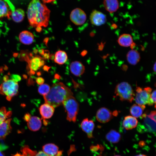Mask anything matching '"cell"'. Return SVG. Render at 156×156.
<instances>
[{
	"label": "cell",
	"mask_w": 156,
	"mask_h": 156,
	"mask_svg": "<svg viewBox=\"0 0 156 156\" xmlns=\"http://www.w3.org/2000/svg\"><path fill=\"white\" fill-rule=\"evenodd\" d=\"M50 11L40 0H32L27 10L28 21L32 26L47 27L49 23Z\"/></svg>",
	"instance_id": "1"
},
{
	"label": "cell",
	"mask_w": 156,
	"mask_h": 156,
	"mask_svg": "<svg viewBox=\"0 0 156 156\" xmlns=\"http://www.w3.org/2000/svg\"><path fill=\"white\" fill-rule=\"evenodd\" d=\"M73 94L70 88L59 82L52 85L49 92L44 98L45 103L56 107L62 104L64 101Z\"/></svg>",
	"instance_id": "2"
},
{
	"label": "cell",
	"mask_w": 156,
	"mask_h": 156,
	"mask_svg": "<svg viewBox=\"0 0 156 156\" xmlns=\"http://www.w3.org/2000/svg\"><path fill=\"white\" fill-rule=\"evenodd\" d=\"M114 94L122 101H126L130 103L134 99L135 94L131 85L126 82H122L116 86Z\"/></svg>",
	"instance_id": "3"
},
{
	"label": "cell",
	"mask_w": 156,
	"mask_h": 156,
	"mask_svg": "<svg viewBox=\"0 0 156 156\" xmlns=\"http://www.w3.org/2000/svg\"><path fill=\"white\" fill-rule=\"evenodd\" d=\"M62 104L67 112V119L70 122L76 121L79 110V105L75 99L71 96L64 101Z\"/></svg>",
	"instance_id": "4"
},
{
	"label": "cell",
	"mask_w": 156,
	"mask_h": 156,
	"mask_svg": "<svg viewBox=\"0 0 156 156\" xmlns=\"http://www.w3.org/2000/svg\"><path fill=\"white\" fill-rule=\"evenodd\" d=\"M136 93L135 96V100L137 104L144 105H149L153 104L151 98L152 89L149 87L142 88L140 87H136Z\"/></svg>",
	"instance_id": "5"
},
{
	"label": "cell",
	"mask_w": 156,
	"mask_h": 156,
	"mask_svg": "<svg viewBox=\"0 0 156 156\" xmlns=\"http://www.w3.org/2000/svg\"><path fill=\"white\" fill-rule=\"evenodd\" d=\"M18 85L17 82L12 79L4 81L0 86V93L6 96L7 99L11 101L18 93Z\"/></svg>",
	"instance_id": "6"
},
{
	"label": "cell",
	"mask_w": 156,
	"mask_h": 156,
	"mask_svg": "<svg viewBox=\"0 0 156 156\" xmlns=\"http://www.w3.org/2000/svg\"><path fill=\"white\" fill-rule=\"evenodd\" d=\"M141 123L138 125L142 129L156 130V110L142 114L140 117Z\"/></svg>",
	"instance_id": "7"
},
{
	"label": "cell",
	"mask_w": 156,
	"mask_h": 156,
	"mask_svg": "<svg viewBox=\"0 0 156 156\" xmlns=\"http://www.w3.org/2000/svg\"><path fill=\"white\" fill-rule=\"evenodd\" d=\"M86 18V15L85 12L78 8L73 10L70 15L71 21L77 25H81L84 24Z\"/></svg>",
	"instance_id": "8"
},
{
	"label": "cell",
	"mask_w": 156,
	"mask_h": 156,
	"mask_svg": "<svg viewBox=\"0 0 156 156\" xmlns=\"http://www.w3.org/2000/svg\"><path fill=\"white\" fill-rule=\"evenodd\" d=\"M113 113L107 108L102 107L99 109L96 114L97 120L101 123H105L109 121L114 116Z\"/></svg>",
	"instance_id": "9"
},
{
	"label": "cell",
	"mask_w": 156,
	"mask_h": 156,
	"mask_svg": "<svg viewBox=\"0 0 156 156\" xmlns=\"http://www.w3.org/2000/svg\"><path fill=\"white\" fill-rule=\"evenodd\" d=\"M90 19L91 24L96 26H100L104 24L107 21L106 15L96 10L92 11L90 15Z\"/></svg>",
	"instance_id": "10"
},
{
	"label": "cell",
	"mask_w": 156,
	"mask_h": 156,
	"mask_svg": "<svg viewBox=\"0 0 156 156\" xmlns=\"http://www.w3.org/2000/svg\"><path fill=\"white\" fill-rule=\"evenodd\" d=\"M80 126L82 130L86 133L88 138H91L93 137V132L95 125L93 120L85 118L81 122Z\"/></svg>",
	"instance_id": "11"
},
{
	"label": "cell",
	"mask_w": 156,
	"mask_h": 156,
	"mask_svg": "<svg viewBox=\"0 0 156 156\" xmlns=\"http://www.w3.org/2000/svg\"><path fill=\"white\" fill-rule=\"evenodd\" d=\"M43 151L50 156H61L62 151L60 150L58 147L53 143H48L42 147Z\"/></svg>",
	"instance_id": "12"
},
{
	"label": "cell",
	"mask_w": 156,
	"mask_h": 156,
	"mask_svg": "<svg viewBox=\"0 0 156 156\" xmlns=\"http://www.w3.org/2000/svg\"><path fill=\"white\" fill-rule=\"evenodd\" d=\"M44 63V61L40 57L36 56L33 57L30 60L29 64L30 74H34L35 72L43 66Z\"/></svg>",
	"instance_id": "13"
},
{
	"label": "cell",
	"mask_w": 156,
	"mask_h": 156,
	"mask_svg": "<svg viewBox=\"0 0 156 156\" xmlns=\"http://www.w3.org/2000/svg\"><path fill=\"white\" fill-rule=\"evenodd\" d=\"M40 113L42 118L44 119H49L53 116L54 111V107L47 103L41 105L39 108Z\"/></svg>",
	"instance_id": "14"
},
{
	"label": "cell",
	"mask_w": 156,
	"mask_h": 156,
	"mask_svg": "<svg viewBox=\"0 0 156 156\" xmlns=\"http://www.w3.org/2000/svg\"><path fill=\"white\" fill-rule=\"evenodd\" d=\"M70 72L76 76H80L83 74L85 71V67L81 62L75 61L70 64Z\"/></svg>",
	"instance_id": "15"
},
{
	"label": "cell",
	"mask_w": 156,
	"mask_h": 156,
	"mask_svg": "<svg viewBox=\"0 0 156 156\" xmlns=\"http://www.w3.org/2000/svg\"><path fill=\"white\" fill-rule=\"evenodd\" d=\"M120 46L127 47L129 46L134 47L135 44L133 42L131 36L129 34H124L121 35L117 40Z\"/></svg>",
	"instance_id": "16"
},
{
	"label": "cell",
	"mask_w": 156,
	"mask_h": 156,
	"mask_svg": "<svg viewBox=\"0 0 156 156\" xmlns=\"http://www.w3.org/2000/svg\"><path fill=\"white\" fill-rule=\"evenodd\" d=\"M138 124V121L136 118L130 115L125 116L122 122L123 127L127 130L135 128Z\"/></svg>",
	"instance_id": "17"
},
{
	"label": "cell",
	"mask_w": 156,
	"mask_h": 156,
	"mask_svg": "<svg viewBox=\"0 0 156 156\" xmlns=\"http://www.w3.org/2000/svg\"><path fill=\"white\" fill-rule=\"evenodd\" d=\"M19 38L20 41L22 43L25 45H29L33 42L34 36L31 32L25 30L20 33Z\"/></svg>",
	"instance_id": "18"
},
{
	"label": "cell",
	"mask_w": 156,
	"mask_h": 156,
	"mask_svg": "<svg viewBox=\"0 0 156 156\" xmlns=\"http://www.w3.org/2000/svg\"><path fill=\"white\" fill-rule=\"evenodd\" d=\"M11 119L5 120L0 125V139H3L10 133L12 130Z\"/></svg>",
	"instance_id": "19"
},
{
	"label": "cell",
	"mask_w": 156,
	"mask_h": 156,
	"mask_svg": "<svg viewBox=\"0 0 156 156\" xmlns=\"http://www.w3.org/2000/svg\"><path fill=\"white\" fill-rule=\"evenodd\" d=\"M103 4L105 10L110 13L115 12L119 7L118 0H104Z\"/></svg>",
	"instance_id": "20"
},
{
	"label": "cell",
	"mask_w": 156,
	"mask_h": 156,
	"mask_svg": "<svg viewBox=\"0 0 156 156\" xmlns=\"http://www.w3.org/2000/svg\"><path fill=\"white\" fill-rule=\"evenodd\" d=\"M126 57L128 63L133 65L138 63L140 59L139 53L137 51L132 49L127 53Z\"/></svg>",
	"instance_id": "21"
},
{
	"label": "cell",
	"mask_w": 156,
	"mask_h": 156,
	"mask_svg": "<svg viewBox=\"0 0 156 156\" xmlns=\"http://www.w3.org/2000/svg\"><path fill=\"white\" fill-rule=\"evenodd\" d=\"M28 128L32 131H36L41 128L42 122L40 119L37 116H32L27 122Z\"/></svg>",
	"instance_id": "22"
},
{
	"label": "cell",
	"mask_w": 156,
	"mask_h": 156,
	"mask_svg": "<svg viewBox=\"0 0 156 156\" xmlns=\"http://www.w3.org/2000/svg\"><path fill=\"white\" fill-rule=\"evenodd\" d=\"M12 12L7 2L0 0V18L7 17L9 18Z\"/></svg>",
	"instance_id": "23"
},
{
	"label": "cell",
	"mask_w": 156,
	"mask_h": 156,
	"mask_svg": "<svg viewBox=\"0 0 156 156\" xmlns=\"http://www.w3.org/2000/svg\"><path fill=\"white\" fill-rule=\"evenodd\" d=\"M105 138L109 142L113 143H116L120 140L121 135L117 131L111 130L106 134Z\"/></svg>",
	"instance_id": "24"
},
{
	"label": "cell",
	"mask_w": 156,
	"mask_h": 156,
	"mask_svg": "<svg viewBox=\"0 0 156 156\" xmlns=\"http://www.w3.org/2000/svg\"><path fill=\"white\" fill-rule=\"evenodd\" d=\"M145 108V106L144 105L134 104L130 107V112L133 116L135 118L140 117L142 115Z\"/></svg>",
	"instance_id": "25"
},
{
	"label": "cell",
	"mask_w": 156,
	"mask_h": 156,
	"mask_svg": "<svg viewBox=\"0 0 156 156\" xmlns=\"http://www.w3.org/2000/svg\"><path fill=\"white\" fill-rule=\"evenodd\" d=\"M68 56L66 53L64 51L59 50L57 51L55 55L54 61L57 64L62 65L67 61Z\"/></svg>",
	"instance_id": "26"
},
{
	"label": "cell",
	"mask_w": 156,
	"mask_h": 156,
	"mask_svg": "<svg viewBox=\"0 0 156 156\" xmlns=\"http://www.w3.org/2000/svg\"><path fill=\"white\" fill-rule=\"evenodd\" d=\"M25 16V12L21 8L14 10L12 12V18L13 21L16 23H19L22 21Z\"/></svg>",
	"instance_id": "27"
},
{
	"label": "cell",
	"mask_w": 156,
	"mask_h": 156,
	"mask_svg": "<svg viewBox=\"0 0 156 156\" xmlns=\"http://www.w3.org/2000/svg\"><path fill=\"white\" fill-rule=\"evenodd\" d=\"M12 112L7 111L5 107L0 109V125L4 122L6 119L10 117L12 115Z\"/></svg>",
	"instance_id": "28"
},
{
	"label": "cell",
	"mask_w": 156,
	"mask_h": 156,
	"mask_svg": "<svg viewBox=\"0 0 156 156\" xmlns=\"http://www.w3.org/2000/svg\"><path fill=\"white\" fill-rule=\"evenodd\" d=\"M50 89V86L48 85L43 84L39 87L38 91L40 94L44 96L48 94Z\"/></svg>",
	"instance_id": "29"
},
{
	"label": "cell",
	"mask_w": 156,
	"mask_h": 156,
	"mask_svg": "<svg viewBox=\"0 0 156 156\" xmlns=\"http://www.w3.org/2000/svg\"><path fill=\"white\" fill-rule=\"evenodd\" d=\"M22 154H16L14 156H34V152L27 147H23L21 149Z\"/></svg>",
	"instance_id": "30"
},
{
	"label": "cell",
	"mask_w": 156,
	"mask_h": 156,
	"mask_svg": "<svg viewBox=\"0 0 156 156\" xmlns=\"http://www.w3.org/2000/svg\"><path fill=\"white\" fill-rule=\"evenodd\" d=\"M11 79L16 82H18L21 81V77L19 75L16 74H13L11 76Z\"/></svg>",
	"instance_id": "31"
},
{
	"label": "cell",
	"mask_w": 156,
	"mask_h": 156,
	"mask_svg": "<svg viewBox=\"0 0 156 156\" xmlns=\"http://www.w3.org/2000/svg\"><path fill=\"white\" fill-rule=\"evenodd\" d=\"M151 100L154 104H156V90H154L151 94Z\"/></svg>",
	"instance_id": "32"
},
{
	"label": "cell",
	"mask_w": 156,
	"mask_h": 156,
	"mask_svg": "<svg viewBox=\"0 0 156 156\" xmlns=\"http://www.w3.org/2000/svg\"><path fill=\"white\" fill-rule=\"evenodd\" d=\"M36 81L38 84L41 85L43 84L44 81L42 77H38L36 79Z\"/></svg>",
	"instance_id": "33"
},
{
	"label": "cell",
	"mask_w": 156,
	"mask_h": 156,
	"mask_svg": "<svg viewBox=\"0 0 156 156\" xmlns=\"http://www.w3.org/2000/svg\"><path fill=\"white\" fill-rule=\"evenodd\" d=\"M31 116L28 113H26L24 116L23 118L26 122H28L30 120Z\"/></svg>",
	"instance_id": "34"
},
{
	"label": "cell",
	"mask_w": 156,
	"mask_h": 156,
	"mask_svg": "<svg viewBox=\"0 0 156 156\" xmlns=\"http://www.w3.org/2000/svg\"><path fill=\"white\" fill-rule=\"evenodd\" d=\"M34 156H50L43 151H40L35 154Z\"/></svg>",
	"instance_id": "35"
},
{
	"label": "cell",
	"mask_w": 156,
	"mask_h": 156,
	"mask_svg": "<svg viewBox=\"0 0 156 156\" xmlns=\"http://www.w3.org/2000/svg\"><path fill=\"white\" fill-rule=\"evenodd\" d=\"M42 2L45 3H50L55 1L56 0H40Z\"/></svg>",
	"instance_id": "36"
},
{
	"label": "cell",
	"mask_w": 156,
	"mask_h": 156,
	"mask_svg": "<svg viewBox=\"0 0 156 156\" xmlns=\"http://www.w3.org/2000/svg\"><path fill=\"white\" fill-rule=\"evenodd\" d=\"M42 27H37L36 28V30L38 32H40L42 31Z\"/></svg>",
	"instance_id": "37"
},
{
	"label": "cell",
	"mask_w": 156,
	"mask_h": 156,
	"mask_svg": "<svg viewBox=\"0 0 156 156\" xmlns=\"http://www.w3.org/2000/svg\"><path fill=\"white\" fill-rule=\"evenodd\" d=\"M54 57L55 55H53V54H51L50 55H49V58L50 59L53 60H54Z\"/></svg>",
	"instance_id": "38"
},
{
	"label": "cell",
	"mask_w": 156,
	"mask_h": 156,
	"mask_svg": "<svg viewBox=\"0 0 156 156\" xmlns=\"http://www.w3.org/2000/svg\"><path fill=\"white\" fill-rule=\"evenodd\" d=\"M153 70L156 72V62L155 63L153 67Z\"/></svg>",
	"instance_id": "39"
},
{
	"label": "cell",
	"mask_w": 156,
	"mask_h": 156,
	"mask_svg": "<svg viewBox=\"0 0 156 156\" xmlns=\"http://www.w3.org/2000/svg\"><path fill=\"white\" fill-rule=\"evenodd\" d=\"M39 53L40 54H42V55H43L44 53V51L43 50H40L39 51Z\"/></svg>",
	"instance_id": "40"
},
{
	"label": "cell",
	"mask_w": 156,
	"mask_h": 156,
	"mask_svg": "<svg viewBox=\"0 0 156 156\" xmlns=\"http://www.w3.org/2000/svg\"><path fill=\"white\" fill-rule=\"evenodd\" d=\"M49 69V67H48L46 66H45L44 67V69L46 71L48 70Z\"/></svg>",
	"instance_id": "41"
},
{
	"label": "cell",
	"mask_w": 156,
	"mask_h": 156,
	"mask_svg": "<svg viewBox=\"0 0 156 156\" xmlns=\"http://www.w3.org/2000/svg\"><path fill=\"white\" fill-rule=\"evenodd\" d=\"M135 156H148L144 154H140L135 155Z\"/></svg>",
	"instance_id": "42"
},
{
	"label": "cell",
	"mask_w": 156,
	"mask_h": 156,
	"mask_svg": "<svg viewBox=\"0 0 156 156\" xmlns=\"http://www.w3.org/2000/svg\"><path fill=\"white\" fill-rule=\"evenodd\" d=\"M0 156H4V154L0 151Z\"/></svg>",
	"instance_id": "43"
},
{
	"label": "cell",
	"mask_w": 156,
	"mask_h": 156,
	"mask_svg": "<svg viewBox=\"0 0 156 156\" xmlns=\"http://www.w3.org/2000/svg\"><path fill=\"white\" fill-rule=\"evenodd\" d=\"M114 156H121L119 155H114Z\"/></svg>",
	"instance_id": "44"
},
{
	"label": "cell",
	"mask_w": 156,
	"mask_h": 156,
	"mask_svg": "<svg viewBox=\"0 0 156 156\" xmlns=\"http://www.w3.org/2000/svg\"><path fill=\"white\" fill-rule=\"evenodd\" d=\"M155 108L156 109V104H155Z\"/></svg>",
	"instance_id": "45"
},
{
	"label": "cell",
	"mask_w": 156,
	"mask_h": 156,
	"mask_svg": "<svg viewBox=\"0 0 156 156\" xmlns=\"http://www.w3.org/2000/svg\"></svg>",
	"instance_id": "46"
},
{
	"label": "cell",
	"mask_w": 156,
	"mask_h": 156,
	"mask_svg": "<svg viewBox=\"0 0 156 156\" xmlns=\"http://www.w3.org/2000/svg\"></svg>",
	"instance_id": "47"
}]
</instances>
